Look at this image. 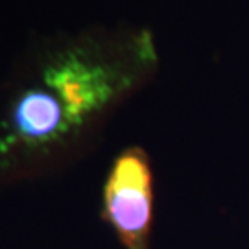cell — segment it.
<instances>
[{"label": "cell", "instance_id": "6da1fadb", "mask_svg": "<svg viewBox=\"0 0 249 249\" xmlns=\"http://www.w3.org/2000/svg\"><path fill=\"white\" fill-rule=\"evenodd\" d=\"M106 39H43L0 113V170L36 160L71 141L129 87V72Z\"/></svg>", "mask_w": 249, "mask_h": 249}, {"label": "cell", "instance_id": "7a4b0ae2", "mask_svg": "<svg viewBox=\"0 0 249 249\" xmlns=\"http://www.w3.org/2000/svg\"><path fill=\"white\" fill-rule=\"evenodd\" d=\"M151 168L141 148L118 155L104 190V216L125 249H150Z\"/></svg>", "mask_w": 249, "mask_h": 249}]
</instances>
